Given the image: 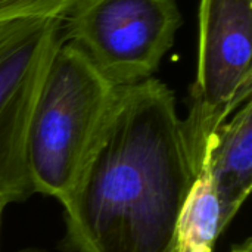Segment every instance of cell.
I'll return each mask as SVG.
<instances>
[{
  "instance_id": "1",
  "label": "cell",
  "mask_w": 252,
  "mask_h": 252,
  "mask_svg": "<svg viewBox=\"0 0 252 252\" xmlns=\"http://www.w3.org/2000/svg\"><path fill=\"white\" fill-rule=\"evenodd\" d=\"M199 170L174 93L151 77L118 87L65 210L77 252H174L176 226Z\"/></svg>"
},
{
  "instance_id": "2",
  "label": "cell",
  "mask_w": 252,
  "mask_h": 252,
  "mask_svg": "<svg viewBox=\"0 0 252 252\" xmlns=\"http://www.w3.org/2000/svg\"><path fill=\"white\" fill-rule=\"evenodd\" d=\"M115 92L80 49L61 40L44 65L25 134V164L34 193L61 204L69 198Z\"/></svg>"
},
{
  "instance_id": "3",
  "label": "cell",
  "mask_w": 252,
  "mask_h": 252,
  "mask_svg": "<svg viewBox=\"0 0 252 252\" xmlns=\"http://www.w3.org/2000/svg\"><path fill=\"white\" fill-rule=\"evenodd\" d=\"M183 24L179 0H81L62 40L115 89L154 77Z\"/></svg>"
},
{
  "instance_id": "4",
  "label": "cell",
  "mask_w": 252,
  "mask_h": 252,
  "mask_svg": "<svg viewBox=\"0 0 252 252\" xmlns=\"http://www.w3.org/2000/svg\"><path fill=\"white\" fill-rule=\"evenodd\" d=\"M251 62L252 0H201L196 77L182 120L198 170L216 130L252 99Z\"/></svg>"
},
{
  "instance_id": "5",
  "label": "cell",
  "mask_w": 252,
  "mask_h": 252,
  "mask_svg": "<svg viewBox=\"0 0 252 252\" xmlns=\"http://www.w3.org/2000/svg\"><path fill=\"white\" fill-rule=\"evenodd\" d=\"M62 40V21L0 24V199L9 205L34 192L25 134L44 65Z\"/></svg>"
},
{
  "instance_id": "6",
  "label": "cell",
  "mask_w": 252,
  "mask_h": 252,
  "mask_svg": "<svg viewBox=\"0 0 252 252\" xmlns=\"http://www.w3.org/2000/svg\"><path fill=\"white\" fill-rule=\"evenodd\" d=\"M205 161L230 224L252 189V99L216 130Z\"/></svg>"
},
{
  "instance_id": "7",
  "label": "cell",
  "mask_w": 252,
  "mask_h": 252,
  "mask_svg": "<svg viewBox=\"0 0 252 252\" xmlns=\"http://www.w3.org/2000/svg\"><path fill=\"white\" fill-rule=\"evenodd\" d=\"M227 226L205 161L182 207L174 252H213Z\"/></svg>"
},
{
  "instance_id": "8",
  "label": "cell",
  "mask_w": 252,
  "mask_h": 252,
  "mask_svg": "<svg viewBox=\"0 0 252 252\" xmlns=\"http://www.w3.org/2000/svg\"><path fill=\"white\" fill-rule=\"evenodd\" d=\"M81 0H0V24L63 21Z\"/></svg>"
},
{
  "instance_id": "9",
  "label": "cell",
  "mask_w": 252,
  "mask_h": 252,
  "mask_svg": "<svg viewBox=\"0 0 252 252\" xmlns=\"http://www.w3.org/2000/svg\"><path fill=\"white\" fill-rule=\"evenodd\" d=\"M230 252H252L251 238H248V239H245L244 242H241V244L235 245Z\"/></svg>"
},
{
  "instance_id": "10",
  "label": "cell",
  "mask_w": 252,
  "mask_h": 252,
  "mask_svg": "<svg viewBox=\"0 0 252 252\" xmlns=\"http://www.w3.org/2000/svg\"><path fill=\"white\" fill-rule=\"evenodd\" d=\"M6 208V204L0 199V226H1V216H3V211Z\"/></svg>"
},
{
  "instance_id": "11",
  "label": "cell",
  "mask_w": 252,
  "mask_h": 252,
  "mask_svg": "<svg viewBox=\"0 0 252 252\" xmlns=\"http://www.w3.org/2000/svg\"><path fill=\"white\" fill-rule=\"evenodd\" d=\"M21 252H41V251H35V250H28V251H21Z\"/></svg>"
}]
</instances>
